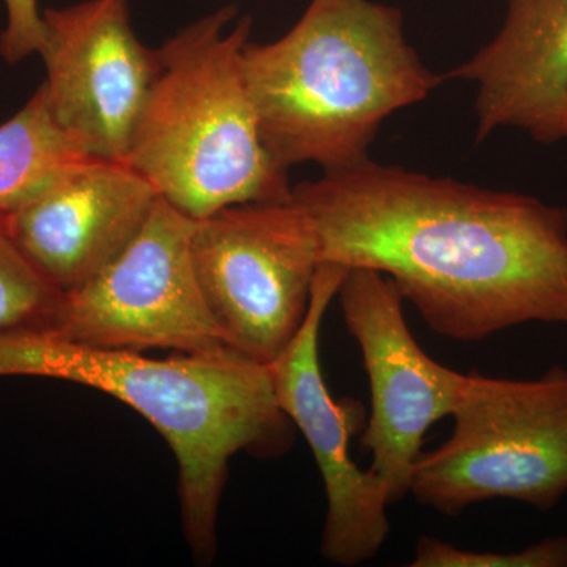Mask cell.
<instances>
[{
  "label": "cell",
  "mask_w": 567,
  "mask_h": 567,
  "mask_svg": "<svg viewBox=\"0 0 567 567\" xmlns=\"http://www.w3.org/2000/svg\"><path fill=\"white\" fill-rule=\"evenodd\" d=\"M192 251L226 346L274 363L303 327L320 267L301 205L293 196L230 205L196 221Z\"/></svg>",
  "instance_id": "8992f818"
},
{
  "label": "cell",
  "mask_w": 567,
  "mask_h": 567,
  "mask_svg": "<svg viewBox=\"0 0 567 567\" xmlns=\"http://www.w3.org/2000/svg\"><path fill=\"white\" fill-rule=\"evenodd\" d=\"M61 298L25 259L0 216V331L47 330Z\"/></svg>",
  "instance_id": "5bb4252c"
},
{
  "label": "cell",
  "mask_w": 567,
  "mask_h": 567,
  "mask_svg": "<svg viewBox=\"0 0 567 567\" xmlns=\"http://www.w3.org/2000/svg\"><path fill=\"white\" fill-rule=\"evenodd\" d=\"M39 377L118 399L164 436L178 464V496L194 558H215L216 522L235 454L281 456L292 421L276 402L267 364L233 349L158 360L76 344L44 330L0 331V379Z\"/></svg>",
  "instance_id": "7a4b0ae2"
},
{
  "label": "cell",
  "mask_w": 567,
  "mask_h": 567,
  "mask_svg": "<svg viewBox=\"0 0 567 567\" xmlns=\"http://www.w3.org/2000/svg\"><path fill=\"white\" fill-rule=\"evenodd\" d=\"M244 73L275 162L323 173L369 162L383 122L446 80L406 41L402 11L374 0H311L281 39L246 43Z\"/></svg>",
  "instance_id": "3957f363"
},
{
  "label": "cell",
  "mask_w": 567,
  "mask_h": 567,
  "mask_svg": "<svg viewBox=\"0 0 567 567\" xmlns=\"http://www.w3.org/2000/svg\"><path fill=\"white\" fill-rule=\"evenodd\" d=\"M445 76L475 85L477 144L532 132L567 91V0H507L494 39Z\"/></svg>",
  "instance_id": "7c38bea8"
},
{
  "label": "cell",
  "mask_w": 567,
  "mask_h": 567,
  "mask_svg": "<svg viewBox=\"0 0 567 567\" xmlns=\"http://www.w3.org/2000/svg\"><path fill=\"white\" fill-rule=\"evenodd\" d=\"M7 28L0 33V55L17 65L29 55L40 54L44 44L43 13L37 0H3Z\"/></svg>",
  "instance_id": "2e32d148"
},
{
  "label": "cell",
  "mask_w": 567,
  "mask_h": 567,
  "mask_svg": "<svg viewBox=\"0 0 567 567\" xmlns=\"http://www.w3.org/2000/svg\"><path fill=\"white\" fill-rule=\"evenodd\" d=\"M338 295L371 382L372 412L361 445L372 453L369 472L382 481L393 505L410 494L425 432L453 415L466 374L421 349L405 322L404 295L386 275L352 268Z\"/></svg>",
  "instance_id": "9c48e42d"
},
{
  "label": "cell",
  "mask_w": 567,
  "mask_h": 567,
  "mask_svg": "<svg viewBox=\"0 0 567 567\" xmlns=\"http://www.w3.org/2000/svg\"><path fill=\"white\" fill-rule=\"evenodd\" d=\"M196 219L159 197L132 244L91 281L63 293L47 330L76 344L142 352L229 349L193 262Z\"/></svg>",
  "instance_id": "52a82bcc"
},
{
  "label": "cell",
  "mask_w": 567,
  "mask_h": 567,
  "mask_svg": "<svg viewBox=\"0 0 567 567\" xmlns=\"http://www.w3.org/2000/svg\"><path fill=\"white\" fill-rule=\"evenodd\" d=\"M453 434L417 457L410 492L446 516L506 498L547 513L567 494V369L536 380L472 372Z\"/></svg>",
  "instance_id": "5b68a950"
},
{
  "label": "cell",
  "mask_w": 567,
  "mask_h": 567,
  "mask_svg": "<svg viewBox=\"0 0 567 567\" xmlns=\"http://www.w3.org/2000/svg\"><path fill=\"white\" fill-rule=\"evenodd\" d=\"M412 567H567V537H547L509 554L464 550L436 537L417 540Z\"/></svg>",
  "instance_id": "9a60e30c"
},
{
  "label": "cell",
  "mask_w": 567,
  "mask_h": 567,
  "mask_svg": "<svg viewBox=\"0 0 567 567\" xmlns=\"http://www.w3.org/2000/svg\"><path fill=\"white\" fill-rule=\"evenodd\" d=\"M40 85L55 123L87 156L125 162L153 82L159 50L132 28L128 0H84L43 11Z\"/></svg>",
  "instance_id": "30bf717a"
},
{
  "label": "cell",
  "mask_w": 567,
  "mask_h": 567,
  "mask_svg": "<svg viewBox=\"0 0 567 567\" xmlns=\"http://www.w3.org/2000/svg\"><path fill=\"white\" fill-rule=\"evenodd\" d=\"M320 264L393 279L445 338L567 324V208L369 159L292 186Z\"/></svg>",
  "instance_id": "6da1fadb"
},
{
  "label": "cell",
  "mask_w": 567,
  "mask_h": 567,
  "mask_svg": "<svg viewBox=\"0 0 567 567\" xmlns=\"http://www.w3.org/2000/svg\"><path fill=\"white\" fill-rule=\"evenodd\" d=\"M347 274L349 268L341 265L320 264L303 327L268 369L279 409L305 435L323 477V558L358 566L374 558L385 543L391 503L382 481L350 457V442L368 424L364 406L357 399H334L320 368V327Z\"/></svg>",
  "instance_id": "ba28073f"
},
{
  "label": "cell",
  "mask_w": 567,
  "mask_h": 567,
  "mask_svg": "<svg viewBox=\"0 0 567 567\" xmlns=\"http://www.w3.org/2000/svg\"><path fill=\"white\" fill-rule=\"evenodd\" d=\"M528 134L540 144H554V142L567 140V91L548 111L546 117Z\"/></svg>",
  "instance_id": "e0dca14e"
},
{
  "label": "cell",
  "mask_w": 567,
  "mask_h": 567,
  "mask_svg": "<svg viewBox=\"0 0 567 567\" xmlns=\"http://www.w3.org/2000/svg\"><path fill=\"white\" fill-rule=\"evenodd\" d=\"M237 7L200 18L159 48L125 163L189 218L292 196L289 171L265 147L244 73L252 18Z\"/></svg>",
  "instance_id": "277c9868"
},
{
  "label": "cell",
  "mask_w": 567,
  "mask_h": 567,
  "mask_svg": "<svg viewBox=\"0 0 567 567\" xmlns=\"http://www.w3.org/2000/svg\"><path fill=\"white\" fill-rule=\"evenodd\" d=\"M158 199L125 162L85 156L2 219L25 259L63 295L132 244Z\"/></svg>",
  "instance_id": "8fae6325"
},
{
  "label": "cell",
  "mask_w": 567,
  "mask_h": 567,
  "mask_svg": "<svg viewBox=\"0 0 567 567\" xmlns=\"http://www.w3.org/2000/svg\"><path fill=\"white\" fill-rule=\"evenodd\" d=\"M85 156L52 118L39 87L21 111L0 125V216L28 204Z\"/></svg>",
  "instance_id": "4fadbf2b"
}]
</instances>
